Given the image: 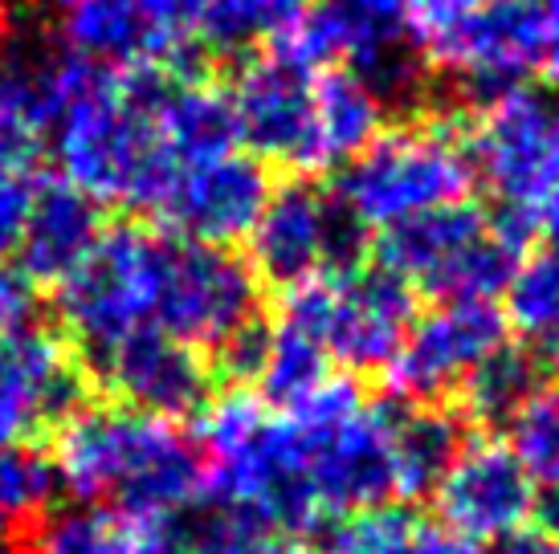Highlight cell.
Masks as SVG:
<instances>
[{
	"instance_id": "1",
	"label": "cell",
	"mask_w": 559,
	"mask_h": 554,
	"mask_svg": "<svg viewBox=\"0 0 559 554\" xmlns=\"http://www.w3.org/2000/svg\"><path fill=\"white\" fill-rule=\"evenodd\" d=\"M49 461L70 497L115 514L176 518L204 502L201 445L176 420L131 408H79L58 424Z\"/></svg>"
},
{
	"instance_id": "2",
	"label": "cell",
	"mask_w": 559,
	"mask_h": 554,
	"mask_svg": "<svg viewBox=\"0 0 559 554\" xmlns=\"http://www.w3.org/2000/svg\"><path fill=\"white\" fill-rule=\"evenodd\" d=\"M201 457H204V502L258 514L274 534L319 530L326 522L314 502L295 420L265 408L249 392H225L201 408Z\"/></svg>"
},
{
	"instance_id": "3",
	"label": "cell",
	"mask_w": 559,
	"mask_h": 554,
	"mask_svg": "<svg viewBox=\"0 0 559 554\" xmlns=\"http://www.w3.org/2000/svg\"><path fill=\"white\" fill-rule=\"evenodd\" d=\"M474 164L462 127L417 115L380 131L364 152L340 168L335 196L364 229H392L437 204L466 201Z\"/></svg>"
},
{
	"instance_id": "4",
	"label": "cell",
	"mask_w": 559,
	"mask_h": 554,
	"mask_svg": "<svg viewBox=\"0 0 559 554\" xmlns=\"http://www.w3.org/2000/svg\"><path fill=\"white\" fill-rule=\"evenodd\" d=\"M302 473L323 518L389 506L396 497L392 412L368 404L352 380H326L311 400L290 408Z\"/></svg>"
},
{
	"instance_id": "5",
	"label": "cell",
	"mask_w": 559,
	"mask_h": 554,
	"mask_svg": "<svg viewBox=\"0 0 559 554\" xmlns=\"http://www.w3.org/2000/svg\"><path fill=\"white\" fill-rule=\"evenodd\" d=\"M278 323L311 335L340 368L384 371L417 323V290L384 265H356L282 290Z\"/></svg>"
},
{
	"instance_id": "6",
	"label": "cell",
	"mask_w": 559,
	"mask_h": 554,
	"mask_svg": "<svg viewBox=\"0 0 559 554\" xmlns=\"http://www.w3.org/2000/svg\"><path fill=\"white\" fill-rule=\"evenodd\" d=\"M164 237L143 225H115L58 281V318L91 354L156 318Z\"/></svg>"
},
{
	"instance_id": "7",
	"label": "cell",
	"mask_w": 559,
	"mask_h": 554,
	"mask_svg": "<svg viewBox=\"0 0 559 554\" xmlns=\"http://www.w3.org/2000/svg\"><path fill=\"white\" fill-rule=\"evenodd\" d=\"M262 323V281L234 249L164 237L152 326L209 359Z\"/></svg>"
},
{
	"instance_id": "8",
	"label": "cell",
	"mask_w": 559,
	"mask_h": 554,
	"mask_svg": "<svg viewBox=\"0 0 559 554\" xmlns=\"http://www.w3.org/2000/svg\"><path fill=\"white\" fill-rule=\"evenodd\" d=\"M364 225L311 180H290L270 192L262 216L249 229V265L258 281L290 290L298 281L347 274L364 265Z\"/></svg>"
},
{
	"instance_id": "9",
	"label": "cell",
	"mask_w": 559,
	"mask_h": 554,
	"mask_svg": "<svg viewBox=\"0 0 559 554\" xmlns=\"http://www.w3.org/2000/svg\"><path fill=\"white\" fill-rule=\"evenodd\" d=\"M466 152L474 180H486L498 204L535 213L559 188V98L531 86L498 94L478 107Z\"/></svg>"
},
{
	"instance_id": "10",
	"label": "cell",
	"mask_w": 559,
	"mask_h": 554,
	"mask_svg": "<svg viewBox=\"0 0 559 554\" xmlns=\"http://www.w3.org/2000/svg\"><path fill=\"white\" fill-rule=\"evenodd\" d=\"M270 171L249 152H225L213 159L180 164L164 184L152 213L176 241L229 249L249 237L270 201Z\"/></svg>"
},
{
	"instance_id": "11",
	"label": "cell",
	"mask_w": 559,
	"mask_h": 554,
	"mask_svg": "<svg viewBox=\"0 0 559 554\" xmlns=\"http://www.w3.org/2000/svg\"><path fill=\"white\" fill-rule=\"evenodd\" d=\"M511 339L507 314L495 302H437L413 323L384 375L404 404H450L486 354Z\"/></svg>"
},
{
	"instance_id": "12",
	"label": "cell",
	"mask_w": 559,
	"mask_h": 554,
	"mask_svg": "<svg viewBox=\"0 0 559 554\" xmlns=\"http://www.w3.org/2000/svg\"><path fill=\"white\" fill-rule=\"evenodd\" d=\"M539 33L544 0H486L450 41L429 53V62L445 70L474 107H486L498 94L527 86L539 70Z\"/></svg>"
},
{
	"instance_id": "13",
	"label": "cell",
	"mask_w": 559,
	"mask_h": 554,
	"mask_svg": "<svg viewBox=\"0 0 559 554\" xmlns=\"http://www.w3.org/2000/svg\"><path fill=\"white\" fill-rule=\"evenodd\" d=\"M94 380L115 392L131 412L159 420L197 416L213 400V363L209 354L171 339L156 326L131 330L127 339L110 342L107 351L91 354Z\"/></svg>"
},
{
	"instance_id": "14",
	"label": "cell",
	"mask_w": 559,
	"mask_h": 554,
	"mask_svg": "<svg viewBox=\"0 0 559 554\" xmlns=\"http://www.w3.org/2000/svg\"><path fill=\"white\" fill-rule=\"evenodd\" d=\"M535 493L523 461L502 441H466L457 461L437 481V514L441 522L466 534L469 542H498L527 530L535 514Z\"/></svg>"
},
{
	"instance_id": "15",
	"label": "cell",
	"mask_w": 559,
	"mask_h": 554,
	"mask_svg": "<svg viewBox=\"0 0 559 554\" xmlns=\"http://www.w3.org/2000/svg\"><path fill=\"white\" fill-rule=\"evenodd\" d=\"M86 408V371L58 335L41 326L0 339V445L58 429Z\"/></svg>"
},
{
	"instance_id": "16",
	"label": "cell",
	"mask_w": 559,
	"mask_h": 554,
	"mask_svg": "<svg viewBox=\"0 0 559 554\" xmlns=\"http://www.w3.org/2000/svg\"><path fill=\"white\" fill-rule=\"evenodd\" d=\"M314 74L282 49L253 53L225 86L234 107L237 143H246L253 159L274 164H302L307 127H311Z\"/></svg>"
},
{
	"instance_id": "17",
	"label": "cell",
	"mask_w": 559,
	"mask_h": 554,
	"mask_svg": "<svg viewBox=\"0 0 559 554\" xmlns=\"http://www.w3.org/2000/svg\"><path fill=\"white\" fill-rule=\"evenodd\" d=\"M107 232L103 225V204L86 196L70 180H37L33 184L29 220L21 237V269L41 286V281H62L74 265L98 245Z\"/></svg>"
},
{
	"instance_id": "18",
	"label": "cell",
	"mask_w": 559,
	"mask_h": 554,
	"mask_svg": "<svg viewBox=\"0 0 559 554\" xmlns=\"http://www.w3.org/2000/svg\"><path fill=\"white\" fill-rule=\"evenodd\" d=\"M384 103L372 94V86L359 74L331 65L314 74L311 91V127H307V147L302 164L307 171H331L352 164L384 127Z\"/></svg>"
},
{
	"instance_id": "19",
	"label": "cell",
	"mask_w": 559,
	"mask_h": 554,
	"mask_svg": "<svg viewBox=\"0 0 559 554\" xmlns=\"http://www.w3.org/2000/svg\"><path fill=\"white\" fill-rule=\"evenodd\" d=\"M152 123L164 152L176 164L213 159L237 147L234 107L225 86H213L197 70H168L152 103Z\"/></svg>"
},
{
	"instance_id": "20",
	"label": "cell",
	"mask_w": 559,
	"mask_h": 554,
	"mask_svg": "<svg viewBox=\"0 0 559 554\" xmlns=\"http://www.w3.org/2000/svg\"><path fill=\"white\" fill-rule=\"evenodd\" d=\"M58 37H62L58 41L62 49L110 70H127V65L192 70L171 58L140 0H74L70 9H62Z\"/></svg>"
},
{
	"instance_id": "21",
	"label": "cell",
	"mask_w": 559,
	"mask_h": 554,
	"mask_svg": "<svg viewBox=\"0 0 559 554\" xmlns=\"http://www.w3.org/2000/svg\"><path fill=\"white\" fill-rule=\"evenodd\" d=\"M466 416L450 404H408L392 412L396 497H425L466 448Z\"/></svg>"
},
{
	"instance_id": "22",
	"label": "cell",
	"mask_w": 559,
	"mask_h": 554,
	"mask_svg": "<svg viewBox=\"0 0 559 554\" xmlns=\"http://www.w3.org/2000/svg\"><path fill=\"white\" fill-rule=\"evenodd\" d=\"M481 232H486V213L478 204H437L429 213H417L392 229H380V245H376L380 262L376 265H384V269L408 277L417 286L420 277H429L450 253L469 245Z\"/></svg>"
},
{
	"instance_id": "23",
	"label": "cell",
	"mask_w": 559,
	"mask_h": 554,
	"mask_svg": "<svg viewBox=\"0 0 559 554\" xmlns=\"http://www.w3.org/2000/svg\"><path fill=\"white\" fill-rule=\"evenodd\" d=\"M326 380H331V359L311 335H302L278 318H274V326H265L262 359H258L253 380H249L258 387V400L265 408L290 412L302 400H311Z\"/></svg>"
},
{
	"instance_id": "24",
	"label": "cell",
	"mask_w": 559,
	"mask_h": 554,
	"mask_svg": "<svg viewBox=\"0 0 559 554\" xmlns=\"http://www.w3.org/2000/svg\"><path fill=\"white\" fill-rule=\"evenodd\" d=\"M507 326L519 330L544 371H559V245L539 249L514 265L507 286Z\"/></svg>"
},
{
	"instance_id": "25",
	"label": "cell",
	"mask_w": 559,
	"mask_h": 554,
	"mask_svg": "<svg viewBox=\"0 0 559 554\" xmlns=\"http://www.w3.org/2000/svg\"><path fill=\"white\" fill-rule=\"evenodd\" d=\"M544 387V363L523 342H502L481 359L462 384V416L486 429L511 424L514 412Z\"/></svg>"
},
{
	"instance_id": "26",
	"label": "cell",
	"mask_w": 559,
	"mask_h": 554,
	"mask_svg": "<svg viewBox=\"0 0 559 554\" xmlns=\"http://www.w3.org/2000/svg\"><path fill=\"white\" fill-rule=\"evenodd\" d=\"M307 13V0H209L197 21V41L221 58L278 46Z\"/></svg>"
},
{
	"instance_id": "27",
	"label": "cell",
	"mask_w": 559,
	"mask_h": 554,
	"mask_svg": "<svg viewBox=\"0 0 559 554\" xmlns=\"http://www.w3.org/2000/svg\"><path fill=\"white\" fill-rule=\"evenodd\" d=\"M519 257L523 253L502 245L486 220V232L450 253L429 277H420V286L437 302H498L511 286Z\"/></svg>"
},
{
	"instance_id": "28",
	"label": "cell",
	"mask_w": 559,
	"mask_h": 554,
	"mask_svg": "<svg viewBox=\"0 0 559 554\" xmlns=\"http://www.w3.org/2000/svg\"><path fill=\"white\" fill-rule=\"evenodd\" d=\"M58 473L46 453L16 441L0 445V522L4 526H33L58 497Z\"/></svg>"
},
{
	"instance_id": "29",
	"label": "cell",
	"mask_w": 559,
	"mask_h": 554,
	"mask_svg": "<svg viewBox=\"0 0 559 554\" xmlns=\"http://www.w3.org/2000/svg\"><path fill=\"white\" fill-rule=\"evenodd\" d=\"M413 526H417V514L392 502L340 514L331 518V526H319L323 530L319 554H404Z\"/></svg>"
},
{
	"instance_id": "30",
	"label": "cell",
	"mask_w": 559,
	"mask_h": 554,
	"mask_svg": "<svg viewBox=\"0 0 559 554\" xmlns=\"http://www.w3.org/2000/svg\"><path fill=\"white\" fill-rule=\"evenodd\" d=\"M511 429V453L523 461L535 485H559V384H544L531 396Z\"/></svg>"
},
{
	"instance_id": "31",
	"label": "cell",
	"mask_w": 559,
	"mask_h": 554,
	"mask_svg": "<svg viewBox=\"0 0 559 554\" xmlns=\"http://www.w3.org/2000/svg\"><path fill=\"white\" fill-rule=\"evenodd\" d=\"M180 539H185L188 554H258L278 534L249 509L209 502L192 522L180 526Z\"/></svg>"
},
{
	"instance_id": "32",
	"label": "cell",
	"mask_w": 559,
	"mask_h": 554,
	"mask_svg": "<svg viewBox=\"0 0 559 554\" xmlns=\"http://www.w3.org/2000/svg\"><path fill=\"white\" fill-rule=\"evenodd\" d=\"M91 554H188L176 518L94 514Z\"/></svg>"
},
{
	"instance_id": "33",
	"label": "cell",
	"mask_w": 559,
	"mask_h": 554,
	"mask_svg": "<svg viewBox=\"0 0 559 554\" xmlns=\"http://www.w3.org/2000/svg\"><path fill=\"white\" fill-rule=\"evenodd\" d=\"M486 0H408V29L425 58L478 13Z\"/></svg>"
},
{
	"instance_id": "34",
	"label": "cell",
	"mask_w": 559,
	"mask_h": 554,
	"mask_svg": "<svg viewBox=\"0 0 559 554\" xmlns=\"http://www.w3.org/2000/svg\"><path fill=\"white\" fill-rule=\"evenodd\" d=\"M41 314V286L21 265H0V339L33 330Z\"/></svg>"
},
{
	"instance_id": "35",
	"label": "cell",
	"mask_w": 559,
	"mask_h": 554,
	"mask_svg": "<svg viewBox=\"0 0 559 554\" xmlns=\"http://www.w3.org/2000/svg\"><path fill=\"white\" fill-rule=\"evenodd\" d=\"M143 13L152 16V25L156 33L164 37V46L168 53L176 58L180 65H188V46H192V37H197V21H201L204 4L209 0H140Z\"/></svg>"
},
{
	"instance_id": "36",
	"label": "cell",
	"mask_w": 559,
	"mask_h": 554,
	"mask_svg": "<svg viewBox=\"0 0 559 554\" xmlns=\"http://www.w3.org/2000/svg\"><path fill=\"white\" fill-rule=\"evenodd\" d=\"M29 204H33V180L29 176L0 180V265H9L16 253H21V237H25Z\"/></svg>"
},
{
	"instance_id": "37",
	"label": "cell",
	"mask_w": 559,
	"mask_h": 554,
	"mask_svg": "<svg viewBox=\"0 0 559 554\" xmlns=\"http://www.w3.org/2000/svg\"><path fill=\"white\" fill-rule=\"evenodd\" d=\"M94 514H62L29 534V554H91Z\"/></svg>"
},
{
	"instance_id": "38",
	"label": "cell",
	"mask_w": 559,
	"mask_h": 554,
	"mask_svg": "<svg viewBox=\"0 0 559 554\" xmlns=\"http://www.w3.org/2000/svg\"><path fill=\"white\" fill-rule=\"evenodd\" d=\"M404 554H481L478 542H469L466 534L450 530L445 522H429V518H417L413 534H408V546Z\"/></svg>"
},
{
	"instance_id": "39",
	"label": "cell",
	"mask_w": 559,
	"mask_h": 554,
	"mask_svg": "<svg viewBox=\"0 0 559 554\" xmlns=\"http://www.w3.org/2000/svg\"><path fill=\"white\" fill-rule=\"evenodd\" d=\"M539 70L559 86V0H544V33H539Z\"/></svg>"
},
{
	"instance_id": "40",
	"label": "cell",
	"mask_w": 559,
	"mask_h": 554,
	"mask_svg": "<svg viewBox=\"0 0 559 554\" xmlns=\"http://www.w3.org/2000/svg\"><path fill=\"white\" fill-rule=\"evenodd\" d=\"M531 522L544 526V539L559 542V485H539L535 493V514Z\"/></svg>"
},
{
	"instance_id": "41",
	"label": "cell",
	"mask_w": 559,
	"mask_h": 554,
	"mask_svg": "<svg viewBox=\"0 0 559 554\" xmlns=\"http://www.w3.org/2000/svg\"><path fill=\"white\" fill-rule=\"evenodd\" d=\"M486 554H551V539L531 534V530H519V534H507V539L490 542Z\"/></svg>"
},
{
	"instance_id": "42",
	"label": "cell",
	"mask_w": 559,
	"mask_h": 554,
	"mask_svg": "<svg viewBox=\"0 0 559 554\" xmlns=\"http://www.w3.org/2000/svg\"><path fill=\"white\" fill-rule=\"evenodd\" d=\"M0 554H29V530L0 522Z\"/></svg>"
},
{
	"instance_id": "43",
	"label": "cell",
	"mask_w": 559,
	"mask_h": 554,
	"mask_svg": "<svg viewBox=\"0 0 559 554\" xmlns=\"http://www.w3.org/2000/svg\"><path fill=\"white\" fill-rule=\"evenodd\" d=\"M258 554H311V551H302V546L290 539H270Z\"/></svg>"
},
{
	"instance_id": "44",
	"label": "cell",
	"mask_w": 559,
	"mask_h": 554,
	"mask_svg": "<svg viewBox=\"0 0 559 554\" xmlns=\"http://www.w3.org/2000/svg\"><path fill=\"white\" fill-rule=\"evenodd\" d=\"M41 4H49V9H58V13H62V9H70L74 0H41Z\"/></svg>"
},
{
	"instance_id": "45",
	"label": "cell",
	"mask_w": 559,
	"mask_h": 554,
	"mask_svg": "<svg viewBox=\"0 0 559 554\" xmlns=\"http://www.w3.org/2000/svg\"><path fill=\"white\" fill-rule=\"evenodd\" d=\"M4 37H9V13H0V46H4Z\"/></svg>"
},
{
	"instance_id": "46",
	"label": "cell",
	"mask_w": 559,
	"mask_h": 554,
	"mask_svg": "<svg viewBox=\"0 0 559 554\" xmlns=\"http://www.w3.org/2000/svg\"><path fill=\"white\" fill-rule=\"evenodd\" d=\"M4 82H9V74H4V70H0V94H4Z\"/></svg>"
},
{
	"instance_id": "47",
	"label": "cell",
	"mask_w": 559,
	"mask_h": 554,
	"mask_svg": "<svg viewBox=\"0 0 559 554\" xmlns=\"http://www.w3.org/2000/svg\"><path fill=\"white\" fill-rule=\"evenodd\" d=\"M551 554H559V542H551Z\"/></svg>"
}]
</instances>
